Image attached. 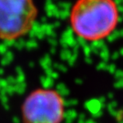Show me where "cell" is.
I'll list each match as a JSON object with an SVG mask.
<instances>
[{
  "mask_svg": "<svg viewBox=\"0 0 123 123\" xmlns=\"http://www.w3.org/2000/svg\"><path fill=\"white\" fill-rule=\"evenodd\" d=\"M65 114V99L55 88H36L27 94L21 105L24 123H62Z\"/></svg>",
  "mask_w": 123,
  "mask_h": 123,
  "instance_id": "3",
  "label": "cell"
},
{
  "mask_svg": "<svg viewBox=\"0 0 123 123\" xmlns=\"http://www.w3.org/2000/svg\"><path fill=\"white\" fill-rule=\"evenodd\" d=\"M119 20L120 11L116 0H76L68 15L75 36L89 43L108 38Z\"/></svg>",
  "mask_w": 123,
  "mask_h": 123,
  "instance_id": "1",
  "label": "cell"
},
{
  "mask_svg": "<svg viewBox=\"0 0 123 123\" xmlns=\"http://www.w3.org/2000/svg\"><path fill=\"white\" fill-rule=\"evenodd\" d=\"M37 18L36 0H0V40L13 42L26 37Z\"/></svg>",
  "mask_w": 123,
  "mask_h": 123,
  "instance_id": "2",
  "label": "cell"
}]
</instances>
